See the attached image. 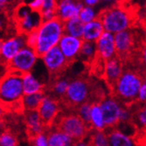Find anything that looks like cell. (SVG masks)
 I'll list each match as a JSON object with an SVG mask.
<instances>
[{
	"label": "cell",
	"mask_w": 146,
	"mask_h": 146,
	"mask_svg": "<svg viewBox=\"0 0 146 146\" xmlns=\"http://www.w3.org/2000/svg\"><path fill=\"white\" fill-rule=\"evenodd\" d=\"M90 125L94 129L105 130L107 128L105 123V118L101 108V105L98 102L92 103L91 114H90Z\"/></svg>",
	"instance_id": "23"
},
{
	"label": "cell",
	"mask_w": 146,
	"mask_h": 146,
	"mask_svg": "<svg viewBox=\"0 0 146 146\" xmlns=\"http://www.w3.org/2000/svg\"><path fill=\"white\" fill-rule=\"evenodd\" d=\"M40 58L46 68L52 74L60 73L68 67V64L69 63L59 46L48 50L40 56Z\"/></svg>",
	"instance_id": "8"
},
{
	"label": "cell",
	"mask_w": 146,
	"mask_h": 146,
	"mask_svg": "<svg viewBox=\"0 0 146 146\" xmlns=\"http://www.w3.org/2000/svg\"><path fill=\"white\" fill-rule=\"evenodd\" d=\"M144 83H145V85H146V79H145V81H144Z\"/></svg>",
	"instance_id": "43"
},
{
	"label": "cell",
	"mask_w": 146,
	"mask_h": 146,
	"mask_svg": "<svg viewBox=\"0 0 146 146\" xmlns=\"http://www.w3.org/2000/svg\"><path fill=\"white\" fill-rule=\"evenodd\" d=\"M48 144L49 146H69L75 144V141L56 127L55 129L51 130L48 133Z\"/></svg>",
	"instance_id": "20"
},
{
	"label": "cell",
	"mask_w": 146,
	"mask_h": 146,
	"mask_svg": "<svg viewBox=\"0 0 146 146\" xmlns=\"http://www.w3.org/2000/svg\"><path fill=\"white\" fill-rule=\"evenodd\" d=\"M23 96L22 74L9 70L7 74L2 78L0 84V97L2 102L6 105L21 102Z\"/></svg>",
	"instance_id": "3"
},
{
	"label": "cell",
	"mask_w": 146,
	"mask_h": 146,
	"mask_svg": "<svg viewBox=\"0 0 146 146\" xmlns=\"http://www.w3.org/2000/svg\"><path fill=\"white\" fill-rule=\"evenodd\" d=\"M84 5L83 2H78L76 0H58L57 18L65 22L78 17Z\"/></svg>",
	"instance_id": "14"
},
{
	"label": "cell",
	"mask_w": 146,
	"mask_h": 146,
	"mask_svg": "<svg viewBox=\"0 0 146 146\" xmlns=\"http://www.w3.org/2000/svg\"><path fill=\"white\" fill-rule=\"evenodd\" d=\"M145 134H146V128H145Z\"/></svg>",
	"instance_id": "44"
},
{
	"label": "cell",
	"mask_w": 146,
	"mask_h": 146,
	"mask_svg": "<svg viewBox=\"0 0 146 146\" xmlns=\"http://www.w3.org/2000/svg\"><path fill=\"white\" fill-rule=\"evenodd\" d=\"M38 41V32L37 30L26 33V45L30 47L35 48Z\"/></svg>",
	"instance_id": "34"
},
{
	"label": "cell",
	"mask_w": 146,
	"mask_h": 146,
	"mask_svg": "<svg viewBox=\"0 0 146 146\" xmlns=\"http://www.w3.org/2000/svg\"><path fill=\"white\" fill-rule=\"evenodd\" d=\"M143 84V79L132 71H124L112 88L115 97L125 104L137 101L138 92Z\"/></svg>",
	"instance_id": "2"
},
{
	"label": "cell",
	"mask_w": 146,
	"mask_h": 146,
	"mask_svg": "<svg viewBox=\"0 0 146 146\" xmlns=\"http://www.w3.org/2000/svg\"><path fill=\"white\" fill-rule=\"evenodd\" d=\"M123 73L122 64L117 58L114 57L105 61L104 65V76L108 83L113 87L117 80Z\"/></svg>",
	"instance_id": "17"
},
{
	"label": "cell",
	"mask_w": 146,
	"mask_h": 146,
	"mask_svg": "<svg viewBox=\"0 0 146 146\" xmlns=\"http://www.w3.org/2000/svg\"><path fill=\"white\" fill-rule=\"evenodd\" d=\"M17 21L19 23V28L20 33L26 34L37 30L38 26L42 23L43 19L40 14V11H36L32 10L28 14H26L25 17Z\"/></svg>",
	"instance_id": "15"
},
{
	"label": "cell",
	"mask_w": 146,
	"mask_h": 146,
	"mask_svg": "<svg viewBox=\"0 0 146 146\" xmlns=\"http://www.w3.org/2000/svg\"><path fill=\"white\" fill-rule=\"evenodd\" d=\"M25 46H27L26 45V34L22 33L19 35L2 40L0 45V54H1L2 60L8 64Z\"/></svg>",
	"instance_id": "10"
},
{
	"label": "cell",
	"mask_w": 146,
	"mask_h": 146,
	"mask_svg": "<svg viewBox=\"0 0 146 146\" xmlns=\"http://www.w3.org/2000/svg\"><path fill=\"white\" fill-rule=\"evenodd\" d=\"M137 101L139 102H146V85L143 82V84L142 85L139 92H138V95H137Z\"/></svg>",
	"instance_id": "38"
},
{
	"label": "cell",
	"mask_w": 146,
	"mask_h": 146,
	"mask_svg": "<svg viewBox=\"0 0 146 146\" xmlns=\"http://www.w3.org/2000/svg\"><path fill=\"white\" fill-rule=\"evenodd\" d=\"M130 118H131V112L127 108H123L120 115V122L119 123H127L128 122L130 121Z\"/></svg>",
	"instance_id": "37"
},
{
	"label": "cell",
	"mask_w": 146,
	"mask_h": 146,
	"mask_svg": "<svg viewBox=\"0 0 146 146\" xmlns=\"http://www.w3.org/2000/svg\"><path fill=\"white\" fill-rule=\"evenodd\" d=\"M26 4L30 6L33 11H40L43 5V0H29Z\"/></svg>",
	"instance_id": "36"
},
{
	"label": "cell",
	"mask_w": 146,
	"mask_h": 146,
	"mask_svg": "<svg viewBox=\"0 0 146 146\" xmlns=\"http://www.w3.org/2000/svg\"><path fill=\"white\" fill-rule=\"evenodd\" d=\"M90 95L89 84L82 79H76L69 82L68 91L63 97L68 105L78 107L81 104L88 102Z\"/></svg>",
	"instance_id": "7"
},
{
	"label": "cell",
	"mask_w": 146,
	"mask_h": 146,
	"mask_svg": "<svg viewBox=\"0 0 146 146\" xmlns=\"http://www.w3.org/2000/svg\"><path fill=\"white\" fill-rule=\"evenodd\" d=\"M96 43L97 48V56L102 60L106 61L115 57L117 54L114 33L105 31Z\"/></svg>",
	"instance_id": "12"
},
{
	"label": "cell",
	"mask_w": 146,
	"mask_h": 146,
	"mask_svg": "<svg viewBox=\"0 0 146 146\" xmlns=\"http://www.w3.org/2000/svg\"><path fill=\"white\" fill-rule=\"evenodd\" d=\"M91 107H92V103H90L89 102H86L80 106H78V109H77V115L81 117L85 123H87L89 125H90Z\"/></svg>",
	"instance_id": "30"
},
{
	"label": "cell",
	"mask_w": 146,
	"mask_h": 146,
	"mask_svg": "<svg viewBox=\"0 0 146 146\" xmlns=\"http://www.w3.org/2000/svg\"><path fill=\"white\" fill-rule=\"evenodd\" d=\"M99 18L101 19L105 31L116 33L127 30L130 27L132 19L129 13L121 7H111L102 11Z\"/></svg>",
	"instance_id": "4"
},
{
	"label": "cell",
	"mask_w": 146,
	"mask_h": 146,
	"mask_svg": "<svg viewBox=\"0 0 146 146\" xmlns=\"http://www.w3.org/2000/svg\"><path fill=\"white\" fill-rule=\"evenodd\" d=\"M37 32L38 41L34 49L40 57L51 48L58 46L65 33L64 22L59 18L42 21Z\"/></svg>",
	"instance_id": "1"
},
{
	"label": "cell",
	"mask_w": 146,
	"mask_h": 146,
	"mask_svg": "<svg viewBox=\"0 0 146 146\" xmlns=\"http://www.w3.org/2000/svg\"><path fill=\"white\" fill-rule=\"evenodd\" d=\"M108 134L110 145L111 146H132L136 144L133 138L120 129L112 128V129L108 132Z\"/></svg>",
	"instance_id": "22"
},
{
	"label": "cell",
	"mask_w": 146,
	"mask_h": 146,
	"mask_svg": "<svg viewBox=\"0 0 146 146\" xmlns=\"http://www.w3.org/2000/svg\"><path fill=\"white\" fill-rule=\"evenodd\" d=\"M69 82H70L65 79H60L58 81H56L52 88V91L54 93V95L58 98H63L68 91Z\"/></svg>",
	"instance_id": "29"
},
{
	"label": "cell",
	"mask_w": 146,
	"mask_h": 146,
	"mask_svg": "<svg viewBox=\"0 0 146 146\" xmlns=\"http://www.w3.org/2000/svg\"><path fill=\"white\" fill-rule=\"evenodd\" d=\"M105 32L104 25L100 18L93 20L91 22L86 23L84 25L83 31V40L96 42L97 39L102 36V34Z\"/></svg>",
	"instance_id": "19"
},
{
	"label": "cell",
	"mask_w": 146,
	"mask_h": 146,
	"mask_svg": "<svg viewBox=\"0 0 146 146\" xmlns=\"http://www.w3.org/2000/svg\"><path fill=\"white\" fill-rule=\"evenodd\" d=\"M89 143L96 146H108L110 145L109 134L105 130L95 129L90 136Z\"/></svg>",
	"instance_id": "27"
},
{
	"label": "cell",
	"mask_w": 146,
	"mask_h": 146,
	"mask_svg": "<svg viewBox=\"0 0 146 146\" xmlns=\"http://www.w3.org/2000/svg\"><path fill=\"white\" fill-rule=\"evenodd\" d=\"M96 55H97L96 43L84 40L81 49V52H80V57L85 61L90 62L96 58Z\"/></svg>",
	"instance_id": "26"
},
{
	"label": "cell",
	"mask_w": 146,
	"mask_h": 146,
	"mask_svg": "<svg viewBox=\"0 0 146 146\" xmlns=\"http://www.w3.org/2000/svg\"><path fill=\"white\" fill-rule=\"evenodd\" d=\"M17 0H0V5H1V8H5L10 5H11L12 3H14Z\"/></svg>",
	"instance_id": "40"
},
{
	"label": "cell",
	"mask_w": 146,
	"mask_h": 146,
	"mask_svg": "<svg viewBox=\"0 0 146 146\" xmlns=\"http://www.w3.org/2000/svg\"><path fill=\"white\" fill-rule=\"evenodd\" d=\"M79 18L81 19V20L86 24L88 22H91L93 20L99 18V14L96 12L95 10L94 6H90V5H84L83 8L80 11Z\"/></svg>",
	"instance_id": "28"
},
{
	"label": "cell",
	"mask_w": 146,
	"mask_h": 146,
	"mask_svg": "<svg viewBox=\"0 0 146 146\" xmlns=\"http://www.w3.org/2000/svg\"><path fill=\"white\" fill-rule=\"evenodd\" d=\"M84 25L85 24L81 20L79 16L70 19L64 22L65 33L74 36V37H78V38H82Z\"/></svg>",
	"instance_id": "25"
},
{
	"label": "cell",
	"mask_w": 146,
	"mask_h": 146,
	"mask_svg": "<svg viewBox=\"0 0 146 146\" xmlns=\"http://www.w3.org/2000/svg\"><path fill=\"white\" fill-rule=\"evenodd\" d=\"M22 82L24 95L34 94V93L43 91L44 85L31 72L25 73L22 74Z\"/></svg>",
	"instance_id": "21"
},
{
	"label": "cell",
	"mask_w": 146,
	"mask_h": 146,
	"mask_svg": "<svg viewBox=\"0 0 146 146\" xmlns=\"http://www.w3.org/2000/svg\"><path fill=\"white\" fill-rule=\"evenodd\" d=\"M25 123L31 137L44 132L46 124L38 110H26L25 112Z\"/></svg>",
	"instance_id": "16"
},
{
	"label": "cell",
	"mask_w": 146,
	"mask_h": 146,
	"mask_svg": "<svg viewBox=\"0 0 146 146\" xmlns=\"http://www.w3.org/2000/svg\"><path fill=\"white\" fill-rule=\"evenodd\" d=\"M137 122L142 128H146V102H143V106L137 113Z\"/></svg>",
	"instance_id": "33"
},
{
	"label": "cell",
	"mask_w": 146,
	"mask_h": 146,
	"mask_svg": "<svg viewBox=\"0 0 146 146\" xmlns=\"http://www.w3.org/2000/svg\"><path fill=\"white\" fill-rule=\"evenodd\" d=\"M115 42L117 54L120 56L127 54L133 45V36L131 32L127 29L115 33Z\"/></svg>",
	"instance_id": "18"
},
{
	"label": "cell",
	"mask_w": 146,
	"mask_h": 146,
	"mask_svg": "<svg viewBox=\"0 0 146 146\" xmlns=\"http://www.w3.org/2000/svg\"><path fill=\"white\" fill-rule=\"evenodd\" d=\"M57 5L58 0H43V5L41 11H57Z\"/></svg>",
	"instance_id": "35"
},
{
	"label": "cell",
	"mask_w": 146,
	"mask_h": 146,
	"mask_svg": "<svg viewBox=\"0 0 146 146\" xmlns=\"http://www.w3.org/2000/svg\"><path fill=\"white\" fill-rule=\"evenodd\" d=\"M143 60L144 65L146 66V46L143 50Z\"/></svg>",
	"instance_id": "41"
},
{
	"label": "cell",
	"mask_w": 146,
	"mask_h": 146,
	"mask_svg": "<svg viewBox=\"0 0 146 146\" xmlns=\"http://www.w3.org/2000/svg\"><path fill=\"white\" fill-rule=\"evenodd\" d=\"M83 38L64 33L58 44L66 58L69 62L74 61L80 56V52L83 44Z\"/></svg>",
	"instance_id": "11"
},
{
	"label": "cell",
	"mask_w": 146,
	"mask_h": 146,
	"mask_svg": "<svg viewBox=\"0 0 146 146\" xmlns=\"http://www.w3.org/2000/svg\"><path fill=\"white\" fill-rule=\"evenodd\" d=\"M99 103L104 115L107 128L112 129L116 126L120 122V115L123 108L121 102L117 98L107 97L102 99Z\"/></svg>",
	"instance_id": "9"
},
{
	"label": "cell",
	"mask_w": 146,
	"mask_h": 146,
	"mask_svg": "<svg viewBox=\"0 0 146 146\" xmlns=\"http://www.w3.org/2000/svg\"><path fill=\"white\" fill-rule=\"evenodd\" d=\"M38 111L46 126L52 125L60 111L58 101L54 97H52L50 96H45L40 106L38 109Z\"/></svg>",
	"instance_id": "13"
},
{
	"label": "cell",
	"mask_w": 146,
	"mask_h": 146,
	"mask_svg": "<svg viewBox=\"0 0 146 146\" xmlns=\"http://www.w3.org/2000/svg\"><path fill=\"white\" fill-rule=\"evenodd\" d=\"M89 127L91 126L78 115L74 114L62 116L57 124V128L71 137L75 141V143L86 137L90 130Z\"/></svg>",
	"instance_id": "5"
},
{
	"label": "cell",
	"mask_w": 146,
	"mask_h": 146,
	"mask_svg": "<svg viewBox=\"0 0 146 146\" xmlns=\"http://www.w3.org/2000/svg\"><path fill=\"white\" fill-rule=\"evenodd\" d=\"M45 96L43 91L34 94L24 95L21 100V106L25 110H38Z\"/></svg>",
	"instance_id": "24"
},
{
	"label": "cell",
	"mask_w": 146,
	"mask_h": 146,
	"mask_svg": "<svg viewBox=\"0 0 146 146\" xmlns=\"http://www.w3.org/2000/svg\"><path fill=\"white\" fill-rule=\"evenodd\" d=\"M39 58L34 48L28 46H24L13 59L7 64L10 70L25 74L31 72Z\"/></svg>",
	"instance_id": "6"
},
{
	"label": "cell",
	"mask_w": 146,
	"mask_h": 146,
	"mask_svg": "<svg viewBox=\"0 0 146 146\" xmlns=\"http://www.w3.org/2000/svg\"><path fill=\"white\" fill-rule=\"evenodd\" d=\"M18 144L17 138L10 132H4L0 137V145L1 146H15Z\"/></svg>",
	"instance_id": "31"
},
{
	"label": "cell",
	"mask_w": 146,
	"mask_h": 146,
	"mask_svg": "<svg viewBox=\"0 0 146 146\" xmlns=\"http://www.w3.org/2000/svg\"><path fill=\"white\" fill-rule=\"evenodd\" d=\"M32 143L35 146H49L48 144V134L41 132L32 137Z\"/></svg>",
	"instance_id": "32"
},
{
	"label": "cell",
	"mask_w": 146,
	"mask_h": 146,
	"mask_svg": "<svg viewBox=\"0 0 146 146\" xmlns=\"http://www.w3.org/2000/svg\"><path fill=\"white\" fill-rule=\"evenodd\" d=\"M104 2H107V3H113V2H116L118 0H103Z\"/></svg>",
	"instance_id": "42"
},
{
	"label": "cell",
	"mask_w": 146,
	"mask_h": 146,
	"mask_svg": "<svg viewBox=\"0 0 146 146\" xmlns=\"http://www.w3.org/2000/svg\"><path fill=\"white\" fill-rule=\"evenodd\" d=\"M102 0H83V4L85 5H90V6H95L98 5Z\"/></svg>",
	"instance_id": "39"
}]
</instances>
